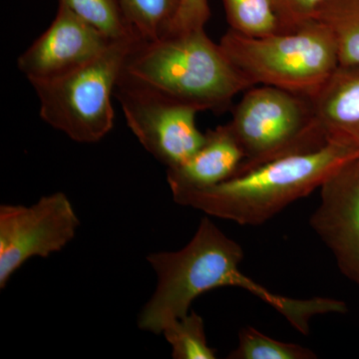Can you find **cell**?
<instances>
[{
	"instance_id": "obj_12",
	"label": "cell",
	"mask_w": 359,
	"mask_h": 359,
	"mask_svg": "<svg viewBox=\"0 0 359 359\" xmlns=\"http://www.w3.org/2000/svg\"><path fill=\"white\" fill-rule=\"evenodd\" d=\"M244 153L228 124L205 132L203 145L179 166L167 169L170 189H205L233 178Z\"/></svg>"
},
{
	"instance_id": "obj_4",
	"label": "cell",
	"mask_w": 359,
	"mask_h": 359,
	"mask_svg": "<svg viewBox=\"0 0 359 359\" xmlns=\"http://www.w3.org/2000/svg\"><path fill=\"white\" fill-rule=\"evenodd\" d=\"M219 44L252 86L276 87L309 98L339 66L332 33L316 20L292 32L262 39L229 29Z\"/></svg>"
},
{
	"instance_id": "obj_15",
	"label": "cell",
	"mask_w": 359,
	"mask_h": 359,
	"mask_svg": "<svg viewBox=\"0 0 359 359\" xmlns=\"http://www.w3.org/2000/svg\"><path fill=\"white\" fill-rule=\"evenodd\" d=\"M112 41L142 39L127 20L120 0H58Z\"/></svg>"
},
{
	"instance_id": "obj_7",
	"label": "cell",
	"mask_w": 359,
	"mask_h": 359,
	"mask_svg": "<svg viewBox=\"0 0 359 359\" xmlns=\"http://www.w3.org/2000/svg\"><path fill=\"white\" fill-rule=\"evenodd\" d=\"M80 219L62 192L29 205H0V289L32 257L61 252L76 237Z\"/></svg>"
},
{
	"instance_id": "obj_18",
	"label": "cell",
	"mask_w": 359,
	"mask_h": 359,
	"mask_svg": "<svg viewBox=\"0 0 359 359\" xmlns=\"http://www.w3.org/2000/svg\"><path fill=\"white\" fill-rule=\"evenodd\" d=\"M230 359H316L318 355L306 347L280 341L247 327L238 334L237 347Z\"/></svg>"
},
{
	"instance_id": "obj_2",
	"label": "cell",
	"mask_w": 359,
	"mask_h": 359,
	"mask_svg": "<svg viewBox=\"0 0 359 359\" xmlns=\"http://www.w3.org/2000/svg\"><path fill=\"white\" fill-rule=\"evenodd\" d=\"M121 78L198 112H224L238 94L254 87L205 28L138 40Z\"/></svg>"
},
{
	"instance_id": "obj_16",
	"label": "cell",
	"mask_w": 359,
	"mask_h": 359,
	"mask_svg": "<svg viewBox=\"0 0 359 359\" xmlns=\"http://www.w3.org/2000/svg\"><path fill=\"white\" fill-rule=\"evenodd\" d=\"M127 20L143 40H155L171 29L181 0H120Z\"/></svg>"
},
{
	"instance_id": "obj_19",
	"label": "cell",
	"mask_w": 359,
	"mask_h": 359,
	"mask_svg": "<svg viewBox=\"0 0 359 359\" xmlns=\"http://www.w3.org/2000/svg\"><path fill=\"white\" fill-rule=\"evenodd\" d=\"M210 16L208 0H181L178 13L168 33L205 28Z\"/></svg>"
},
{
	"instance_id": "obj_3",
	"label": "cell",
	"mask_w": 359,
	"mask_h": 359,
	"mask_svg": "<svg viewBox=\"0 0 359 359\" xmlns=\"http://www.w3.org/2000/svg\"><path fill=\"white\" fill-rule=\"evenodd\" d=\"M356 158L359 149L327 143L313 152L273 161L210 188L170 190L178 205L241 226H259L308 197Z\"/></svg>"
},
{
	"instance_id": "obj_14",
	"label": "cell",
	"mask_w": 359,
	"mask_h": 359,
	"mask_svg": "<svg viewBox=\"0 0 359 359\" xmlns=\"http://www.w3.org/2000/svg\"><path fill=\"white\" fill-rule=\"evenodd\" d=\"M313 20L332 33L339 65H359V0H327Z\"/></svg>"
},
{
	"instance_id": "obj_8",
	"label": "cell",
	"mask_w": 359,
	"mask_h": 359,
	"mask_svg": "<svg viewBox=\"0 0 359 359\" xmlns=\"http://www.w3.org/2000/svg\"><path fill=\"white\" fill-rule=\"evenodd\" d=\"M115 95L132 133L167 169L185 162L203 145L198 111L163 98L120 77Z\"/></svg>"
},
{
	"instance_id": "obj_11",
	"label": "cell",
	"mask_w": 359,
	"mask_h": 359,
	"mask_svg": "<svg viewBox=\"0 0 359 359\" xmlns=\"http://www.w3.org/2000/svg\"><path fill=\"white\" fill-rule=\"evenodd\" d=\"M311 100L328 143L359 149V65H339Z\"/></svg>"
},
{
	"instance_id": "obj_10",
	"label": "cell",
	"mask_w": 359,
	"mask_h": 359,
	"mask_svg": "<svg viewBox=\"0 0 359 359\" xmlns=\"http://www.w3.org/2000/svg\"><path fill=\"white\" fill-rule=\"evenodd\" d=\"M320 189V203L309 224L342 275L359 287V158L337 169Z\"/></svg>"
},
{
	"instance_id": "obj_6",
	"label": "cell",
	"mask_w": 359,
	"mask_h": 359,
	"mask_svg": "<svg viewBox=\"0 0 359 359\" xmlns=\"http://www.w3.org/2000/svg\"><path fill=\"white\" fill-rule=\"evenodd\" d=\"M138 40L112 42L98 57L78 69L32 84L42 120L78 143L102 140L114 125L112 97L127 56Z\"/></svg>"
},
{
	"instance_id": "obj_17",
	"label": "cell",
	"mask_w": 359,
	"mask_h": 359,
	"mask_svg": "<svg viewBox=\"0 0 359 359\" xmlns=\"http://www.w3.org/2000/svg\"><path fill=\"white\" fill-rule=\"evenodd\" d=\"M162 334L171 346L174 359L216 358V351L208 344L204 320L195 311L172 321Z\"/></svg>"
},
{
	"instance_id": "obj_5",
	"label": "cell",
	"mask_w": 359,
	"mask_h": 359,
	"mask_svg": "<svg viewBox=\"0 0 359 359\" xmlns=\"http://www.w3.org/2000/svg\"><path fill=\"white\" fill-rule=\"evenodd\" d=\"M226 124L244 153L233 178L328 143L311 98L266 85L245 91Z\"/></svg>"
},
{
	"instance_id": "obj_1",
	"label": "cell",
	"mask_w": 359,
	"mask_h": 359,
	"mask_svg": "<svg viewBox=\"0 0 359 359\" xmlns=\"http://www.w3.org/2000/svg\"><path fill=\"white\" fill-rule=\"evenodd\" d=\"M244 250L216 224L205 217L190 242L174 252H156L147 262L157 285L152 297L138 316L141 330L162 334L172 321L190 313L200 295L224 287H241L259 297L287 318L302 334H309V323L325 309L323 299H290L273 294L241 271Z\"/></svg>"
},
{
	"instance_id": "obj_9",
	"label": "cell",
	"mask_w": 359,
	"mask_h": 359,
	"mask_svg": "<svg viewBox=\"0 0 359 359\" xmlns=\"http://www.w3.org/2000/svg\"><path fill=\"white\" fill-rule=\"evenodd\" d=\"M112 42L59 4L50 26L21 54L18 66L32 85L49 81L87 65Z\"/></svg>"
},
{
	"instance_id": "obj_13",
	"label": "cell",
	"mask_w": 359,
	"mask_h": 359,
	"mask_svg": "<svg viewBox=\"0 0 359 359\" xmlns=\"http://www.w3.org/2000/svg\"><path fill=\"white\" fill-rule=\"evenodd\" d=\"M230 29L262 39L292 32L283 21L276 0H222Z\"/></svg>"
},
{
	"instance_id": "obj_20",
	"label": "cell",
	"mask_w": 359,
	"mask_h": 359,
	"mask_svg": "<svg viewBox=\"0 0 359 359\" xmlns=\"http://www.w3.org/2000/svg\"><path fill=\"white\" fill-rule=\"evenodd\" d=\"M283 21L290 30L313 20L318 7L327 0H276Z\"/></svg>"
}]
</instances>
